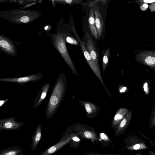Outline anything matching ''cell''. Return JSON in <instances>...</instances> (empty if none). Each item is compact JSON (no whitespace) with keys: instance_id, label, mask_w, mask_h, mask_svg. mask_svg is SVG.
I'll use <instances>...</instances> for the list:
<instances>
[{"instance_id":"1","label":"cell","mask_w":155,"mask_h":155,"mask_svg":"<svg viewBox=\"0 0 155 155\" xmlns=\"http://www.w3.org/2000/svg\"><path fill=\"white\" fill-rule=\"evenodd\" d=\"M40 12L32 10L15 8L0 12V17L8 22L17 25L30 23L40 16Z\"/></svg>"},{"instance_id":"2","label":"cell","mask_w":155,"mask_h":155,"mask_svg":"<svg viewBox=\"0 0 155 155\" xmlns=\"http://www.w3.org/2000/svg\"><path fill=\"white\" fill-rule=\"evenodd\" d=\"M53 43L57 51L69 67L74 72L76 70L67 50L65 38L61 33H58L53 37Z\"/></svg>"},{"instance_id":"3","label":"cell","mask_w":155,"mask_h":155,"mask_svg":"<svg viewBox=\"0 0 155 155\" xmlns=\"http://www.w3.org/2000/svg\"><path fill=\"white\" fill-rule=\"evenodd\" d=\"M72 29L73 32L74 33L75 36L77 38L78 42L80 44L82 51L83 53L87 62L95 74L98 78L101 84L104 87V88L107 92L108 94L112 98H113V97H112L111 95L110 94L109 91L107 89V88L106 87L103 81L100 71V68H98L92 61L89 53L87 50L83 42L81 40L80 38L78 35L75 28L74 26L72 27Z\"/></svg>"},{"instance_id":"4","label":"cell","mask_w":155,"mask_h":155,"mask_svg":"<svg viewBox=\"0 0 155 155\" xmlns=\"http://www.w3.org/2000/svg\"><path fill=\"white\" fill-rule=\"evenodd\" d=\"M136 61L155 70V52L154 51L146 50L141 51L135 56Z\"/></svg>"},{"instance_id":"5","label":"cell","mask_w":155,"mask_h":155,"mask_svg":"<svg viewBox=\"0 0 155 155\" xmlns=\"http://www.w3.org/2000/svg\"><path fill=\"white\" fill-rule=\"evenodd\" d=\"M0 51L12 56L17 55V49L14 42L7 37L0 34Z\"/></svg>"},{"instance_id":"6","label":"cell","mask_w":155,"mask_h":155,"mask_svg":"<svg viewBox=\"0 0 155 155\" xmlns=\"http://www.w3.org/2000/svg\"><path fill=\"white\" fill-rule=\"evenodd\" d=\"M15 117L0 119V131L2 130H15L19 129L25 124L24 122H17Z\"/></svg>"},{"instance_id":"7","label":"cell","mask_w":155,"mask_h":155,"mask_svg":"<svg viewBox=\"0 0 155 155\" xmlns=\"http://www.w3.org/2000/svg\"><path fill=\"white\" fill-rule=\"evenodd\" d=\"M85 36L86 38V49L89 53L93 61L99 68L100 66L98 59L97 55L95 48L94 45L89 33L87 31Z\"/></svg>"},{"instance_id":"8","label":"cell","mask_w":155,"mask_h":155,"mask_svg":"<svg viewBox=\"0 0 155 155\" xmlns=\"http://www.w3.org/2000/svg\"><path fill=\"white\" fill-rule=\"evenodd\" d=\"M40 78L38 74H35L21 77L0 78V81L13 82L22 84L30 81H36L38 80Z\"/></svg>"},{"instance_id":"9","label":"cell","mask_w":155,"mask_h":155,"mask_svg":"<svg viewBox=\"0 0 155 155\" xmlns=\"http://www.w3.org/2000/svg\"><path fill=\"white\" fill-rule=\"evenodd\" d=\"M75 135L74 134H72L64 137L57 143L48 148L41 155H50L53 153L66 144Z\"/></svg>"},{"instance_id":"10","label":"cell","mask_w":155,"mask_h":155,"mask_svg":"<svg viewBox=\"0 0 155 155\" xmlns=\"http://www.w3.org/2000/svg\"><path fill=\"white\" fill-rule=\"evenodd\" d=\"M94 8L95 25L98 37H99L102 34L104 26L103 19L98 9L96 7Z\"/></svg>"},{"instance_id":"11","label":"cell","mask_w":155,"mask_h":155,"mask_svg":"<svg viewBox=\"0 0 155 155\" xmlns=\"http://www.w3.org/2000/svg\"><path fill=\"white\" fill-rule=\"evenodd\" d=\"M132 116V109L127 113L121 121L116 126V134L121 133L126 129L130 123Z\"/></svg>"},{"instance_id":"12","label":"cell","mask_w":155,"mask_h":155,"mask_svg":"<svg viewBox=\"0 0 155 155\" xmlns=\"http://www.w3.org/2000/svg\"><path fill=\"white\" fill-rule=\"evenodd\" d=\"M82 103L84 106L87 114L90 118H94L100 112V108L95 104L89 101H82Z\"/></svg>"},{"instance_id":"13","label":"cell","mask_w":155,"mask_h":155,"mask_svg":"<svg viewBox=\"0 0 155 155\" xmlns=\"http://www.w3.org/2000/svg\"><path fill=\"white\" fill-rule=\"evenodd\" d=\"M88 22L90 29L92 35L95 39L98 38L96 30L94 18V7H91L89 12Z\"/></svg>"},{"instance_id":"14","label":"cell","mask_w":155,"mask_h":155,"mask_svg":"<svg viewBox=\"0 0 155 155\" xmlns=\"http://www.w3.org/2000/svg\"><path fill=\"white\" fill-rule=\"evenodd\" d=\"M129 111L128 109L124 107H121L119 109L114 116L111 125V127H115L121 121Z\"/></svg>"},{"instance_id":"15","label":"cell","mask_w":155,"mask_h":155,"mask_svg":"<svg viewBox=\"0 0 155 155\" xmlns=\"http://www.w3.org/2000/svg\"><path fill=\"white\" fill-rule=\"evenodd\" d=\"M23 150L20 147L14 146L0 150V155H23Z\"/></svg>"},{"instance_id":"16","label":"cell","mask_w":155,"mask_h":155,"mask_svg":"<svg viewBox=\"0 0 155 155\" xmlns=\"http://www.w3.org/2000/svg\"><path fill=\"white\" fill-rule=\"evenodd\" d=\"M41 129L40 125H39L37 128L32 138V143L31 145L32 151L36 149V146L41 139Z\"/></svg>"},{"instance_id":"17","label":"cell","mask_w":155,"mask_h":155,"mask_svg":"<svg viewBox=\"0 0 155 155\" xmlns=\"http://www.w3.org/2000/svg\"><path fill=\"white\" fill-rule=\"evenodd\" d=\"M110 55V48L109 47L105 52L103 58L102 67L103 74H104L105 69L108 65Z\"/></svg>"},{"instance_id":"18","label":"cell","mask_w":155,"mask_h":155,"mask_svg":"<svg viewBox=\"0 0 155 155\" xmlns=\"http://www.w3.org/2000/svg\"><path fill=\"white\" fill-rule=\"evenodd\" d=\"M54 2L63 4H67L69 5H72L76 4H80L81 3V0H54Z\"/></svg>"},{"instance_id":"19","label":"cell","mask_w":155,"mask_h":155,"mask_svg":"<svg viewBox=\"0 0 155 155\" xmlns=\"http://www.w3.org/2000/svg\"><path fill=\"white\" fill-rule=\"evenodd\" d=\"M150 118V124L152 127H153L155 124V107L152 110Z\"/></svg>"},{"instance_id":"20","label":"cell","mask_w":155,"mask_h":155,"mask_svg":"<svg viewBox=\"0 0 155 155\" xmlns=\"http://www.w3.org/2000/svg\"><path fill=\"white\" fill-rule=\"evenodd\" d=\"M65 40L67 42L73 45H78V41L69 36L66 37L65 38Z\"/></svg>"},{"instance_id":"21","label":"cell","mask_w":155,"mask_h":155,"mask_svg":"<svg viewBox=\"0 0 155 155\" xmlns=\"http://www.w3.org/2000/svg\"><path fill=\"white\" fill-rule=\"evenodd\" d=\"M143 88L145 94L148 95L149 93V88L147 82H145L143 84Z\"/></svg>"},{"instance_id":"22","label":"cell","mask_w":155,"mask_h":155,"mask_svg":"<svg viewBox=\"0 0 155 155\" xmlns=\"http://www.w3.org/2000/svg\"><path fill=\"white\" fill-rule=\"evenodd\" d=\"M84 136L87 138H91L92 137L91 132L89 131H86L84 133Z\"/></svg>"},{"instance_id":"23","label":"cell","mask_w":155,"mask_h":155,"mask_svg":"<svg viewBox=\"0 0 155 155\" xmlns=\"http://www.w3.org/2000/svg\"><path fill=\"white\" fill-rule=\"evenodd\" d=\"M37 3H38L37 2H35V3H29L28 4H26V5H25L24 6H22L20 8H19L20 9H25L31 6L32 5H35Z\"/></svg>"},{"instance_id":"24","label":"cell","mask_w":155,"mask_h":155,"mask_svg":"<svg viewBox=\"0 0 155 155\" xmlns=\"http://www.w3.org/2000/svg\"><path fill=\"white\" fill-rule=\"evenodd\" d=\"M148 5L147 4L144 3L143 4L141 5H140V8L141 10L144 11L147 9L148 8Z\"/></svg>"},{"instance_id":"25","label":"cell","mask_w":155,"mask_h":155,"mask_svg":"<svg viewBox=\"0 0 155 155\" xmlns=\"http://www.w3.org/2000/svg\"><path fill=\"white\" fill-rule=\"evenodd\" d=\"M149 8L151 12L155 11V4L154 3H152L149 6Z\"/></svg>"},{"instance_id":"26","label":"cell","mask_w":155,"mask_h":155,"mask_svg":"<svg viewBox=\"0 0 155 155\" xmlns=\"http://www.w3.org/2000/svg\"><path fill=\"white\" fill-rule=\"evenodd\" d=\"M139 1L142 2H143L147 4L154 3L155 2V1L153 0H144L143 1Z\"/></svg>"},{"instance_id":"27","label":"cell","mask_w":155,"mask_h":155,"mask_svg":"<svg viewBox=\"0 0 155 155\" xmlns=\"http://www.w3.org/2000/svg\"><path fill=\"white\" fill-rule=\"evenodd\" d=\"M9 99L7 98L5 100H0V107L3 105L6 102L8 101Z\"/></svg>"},{"instance_id":"28","label":"cell","mask_w":155,"mask_h":155,"mask_svg":"<svg viewBox=\"0 0 155 155\" xmlns=\"http://www.w3.org/2000/svg\"><path fill=\"white\" fill-rule=\"evenodd\" d=\"M46 94L47 91H44L43 92L41 95L40 99V100H42L43 99H44L46 95ZM40 100L39 101H40Z\"/></svg>"},{"instance_id":"29","label":"cell","mask_w":155,"mask_h":155,"mask_svg":"<svg viewBox=\"0 0 155 155\" xmlns=\"http://www.w3.org/2000/svg\"><path fill=\"white\" fill-rule=\"evenodd\" d=\"M140 147V145L139 144H137L134 145L133 147V149L135 150L139 149Z\"/></svg>"},{"instance_id":"30","label":"cell","mask_w":155,"mask_h":155,"mask_svg":"<svg viewBox=\"0 0 155 155\" xmlns=\"http://www.w3.org/2000/svg\"><path fill=\"white\" fill-rule=\"evenodd\" d=\"M127 89V88L125 87H124L121 89H120L119 90V91L120 93H123Z\"/></svg>"},{"instance_id":"31","label":"cell","mask_w":155,"mask_h":155,"mask_svg":"<svg viewBox=\"0 0 155 155\" xmlns=\"http://www.w3.org/2000/svg\"><path fill=\"white\" fill-rule=\"evenodd\" d=\"M72 139L76 141H79L80 140L75 135L72 137Z\"/></svg>"},{"instance_id":"32","label":"cell","mask_w":155,"mask_h":155,"mask_svg":"<svg viewBox=\"0 0 155 155\" xmlns=\"http://www.w3.org/2000/svg\"><path fill=\"white\" fill-rule=\"evenodd\" d=\"M101 138L103 139H104L106 138V135H105V134H104V133H102L101 134Z\"/></svg>"},{"instance_id":"33","label":"cell","mask_w":155,"mask_h":155,"mask_svg":"<svg viewBox=\"0 0 155 155\" xmlns=\"http://www.w3.org/2000/svg\"><path fill=\"white\" fill-rule=\"evenodd\" d=\"M4 2H8V0H0V3Z\"/></svg>"},{"instance_id":"34","label":"cell","mask_w":155,"mask_h":155,"mask_svg":"<svg viewBox=\"0 0 155 155\" xmlns=\"http://www.w3.org/2000/svg\"><path fill=\"white\" fill-rule=\"evenodd\" d=\"M141 155L140 154H137V155Z\"/></svg>"}]
</instances>
